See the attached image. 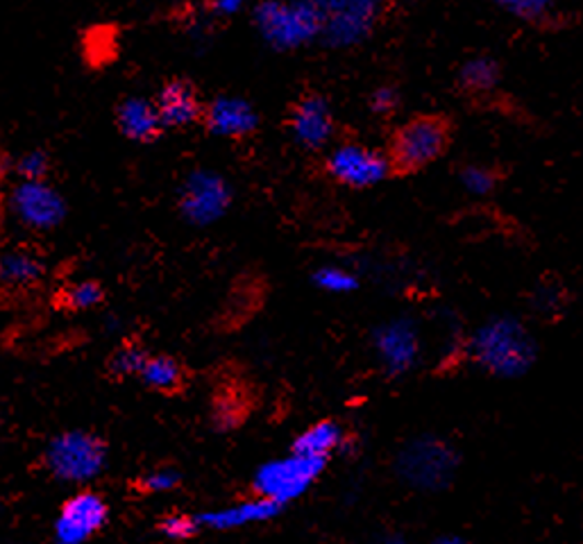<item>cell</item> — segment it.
<instances>
[{
  "label": "cell",
  "instance_id": "obj_1",
  "mask_svg": "<svg viewBox=\"0 0 583 544\" xmlns=\"http://www.w3.org/2000/svg\"><path fill=\"white\" fill-rule=\"evenodd\" d=\"M468 357L485 374L521 379L536 363V340L513 315H495L479 325L466 343Z\"/></svg>",
  "mask_w": 583,
  "mask_h": 544
},
{
  "label": "cell",
  "instance_id": "obj_2",
  "mask_svg": "<svg viewBox=\"0 0 583 544\" xmlns=\"http://www.w3.org/2000/svg\"><path fill=\"white\" fill-rule=\"evenodd\" d=\"M461 456L455 444L441 436L423 433L409 438L393 459L396 476L404 486L418 493L445 490L459 472Z\"/></svg>",
  "mask_w": 583,
  "mask_h": 544
},
{
  "label": "cell",
  "instance_id": "obj_3",
  "mask_svg": "<svg viewBox=\"0 0 583 544\" xmlns=\"http://www.w3.org/2000/svg\"><path fill=\"white\" fill-rule=\"evenodd\" d=\"M254 23L262 37L277 50H296L322 32L320 12L309 0H264L254 10Z\"/></svg>",
  "mask_w": 583,
  "mask_h": 544
},
{
  "label": "cell",
  "instance_id": "obj_4",
  "mask_svg": "<svg viewBox=\"0 0 583 544\" xmlns=\"http://www.w3.org/2000/svg\"><path fill=\"white\" fill-rule=\"evenodd\" d=\"M328 461L290 450L288 456L264 463L254 474V493L264 499L286 506L309 493V488L325 472Z\"/></svg>",
  "mask_w": 583,
  "mask_h": 544
},
{
  "label": "cell",
  "instance_id": "obj_5",
  "mask_svg": "<svg viewBox=\"0 0 583 544\" xmlns=\"http://www.w3.org/2000/svg\"><path fill=\"white\" fill-rule=\"evenodd\" d=\"M320 12V37L334 48L366 42L381 16L384 0H309Z\"/></svg>",
  "mask_w": 583,
  "mask_h": 544
},
{
  "label": "cell",
  "instance_id": "obj_6",
  "mask_svg": "<svg viewBox=\"0 0 583 544\" xmlns=\"http://www.w3.org/2000/svg\"><path fill=\"white\" fill-rule=\"evenodd\" d=\"M105 444L87 431H67L57 436L46 450V465L59 482L87 484L105 467Z\"/></svg>",
  "mask_w": 583,
  "mask_h": 544
},
{
  "label": "cell",
  "instance_id": "obj_7",
  "mask_svg": "<svg viewBox=\"0 0 583 544\" xmlns=\"http://www.w3.org/2000/svg\"><path fill=\"white\" fill-rule=\"evenodd\" d=\"M373 351L381 372L398 379L418 366L423 355V338L411 317H391L373 332Z\"/></svg>",
  "mask_w": 583,
  "mask_h": 544
},
{
  "label": "cell",
  "instance_id": "obj_8",
  "mask_svg": "<svg viewBox=\"0 0 583 544\" xmlns=\"http://www.w3.org/2000/svg\"><path fill=\"white\" fill-rule=\"evenodd\" d=\"M10 209L30 230H53L67 216V202L59 190L44 180H23L10 196Z\"/></svg>",
  "mask_w": 583,
  "mask_h": 544
},
{
  "label": "cell",
  "instance_id": "obj_9",
  "mask_svg": "<svg viewBox=\"0 0 583 544\" xmlns=\"http://www.w3.org/2000/svg\"><path fill=\"white\" fill-rule=\"evenodd\" d=\"M232 190L220 175L212 171L191 173L182 186L180 209L193 225H212L230 209Z\"/></svg>",
  "mask_w": 583,
  "mask_h": 544
},
{
  "label": "cell",
  "instance_id": "obj_10",
  "mask_svg": "<svg viewBox=\"0 0 583 544\" xmlns=\"http://www.w3.org/2000/svg\"><path fill=\"white\" fill-rule=\"evenodd\" d=\"M447 132L436 118H415L407 123L393 141V159L404 171H415L432 164L445 150Z\"/></svg>",
  "mask_w": 583,
  "mask_h": 544
},
{
  "label": "cell",
  "instance_id": "obj_11",
  "mask_svg": "<svg viewBox=\"0 0 583 544\" xmlns=\"http://www.w3.org/2000/svg\"><path fill=\"white\" fill-rule=\"evenodd\" d=\"M388 169H391V164L379 150L359 143L339 146L328 159L330 175L352 188H368L379 184Z\"/></svg>",
  "mask_w": 583,
  "mask_h": 544
},
{
  "label": "cell",
  "instance_id": "obj_12",
  "mask_svg": "<svg viewBox=\"0 0 583 544\" xmlns=\"http://www.w3.org/2000/svg\"><path fill=\"white\" fill-rule=\"evenodd\" d=\"M107 522V504L93 493H80L64 504L55 522L57 544H82Z\"/></svg>",
  "mask_w": 583,
  "mask_h": 544
},
{
  "label": "cell",
  "instance_id": "obj_13",
  "mask_svg": "<svg viewBox=\"0 0 583 544\" xmlns=\"http://www.w3.org/2000/svg\"><path fill=\"white\" fill-rule=\"evenodd\" d=\"M279 510H282V506L256 495L252 499L203 513L198 518V524L214 529V531H232V529H241V526H250V524L271 522L279 516Z\"/></svg>",
  "mask_w": 583,
  "mask_h": 544
},
{
  "label": "cell",
  "instance_id": "obj_14",
  "mask_svg": "<svg viewBox=\"0 0 583 544\" xmlns=\"http://www.w3.org/2000/svg\"><path fill=\"white\" fill-rule=\"evenodd\" d=\"M290 130L300 146L305 148H322L334 132V118L328 101L320 95H309L296 109L290 118Z\"/></svg>",
  "mask_w": 583,
  "mask_h": 544
},
{
  "label": "cell",
  "instance_id": "obj_15",
  "mask_svg": "<svg viewBox=\"0 0 583 544\" xmlns=\"http://www.w3.org/2000/svg\"><path fill=\"white\" fill-rule=\"evenodd\" d=\"M256 123L254 107L237 95H220L207 109V127L225 139H239L254 132Z\"/></svg>",
  "mask_w": 583,
  "mask_h": 544
},
{
  "label": "cell",
  "instance_id": "obj_16",
  "mask_svg": "<svg viewBox=\"0 0 583 544\" xmlns=\"http://www.w3.org/2000/svg\"><path fill=\"white\" fill-rule=\"evenodd\" d=\"M161 125L171 127H184L196 120L203 112V105L198 101V93L193 91L186 82H171L159 91V99L155 103Z\"/></svg>",
  "mask_w": 583,
  "mask_h": 544
},
{
  "label": "cell",
  "instance_id": "obj_17",
  "mask_svg": "<svg viewBox=\"0 0 583 544\" xmlns=\"http://www.w3.org/2000/svg\"><path fill=\"white\" fill-rule=\"evenodd\" d=\"M121 132L133 141H152L161 130V118L155 103L144 99H127L118 107Z\"/></svg>",
  "mask_w": 583,
  "mask_h": 544
},
{
  "label": "cell",
  "instance_id": "obj_18",
  "mask_svg": "<svg viewBox=\"0 0 583 544\" xmlns=\"http://www.w3.org/2000/svg\"><path fill=\"white\" fill-rule=\"evenodd\" d=\"M347 442L345 429L334 423V420H320L307 427L294 442V452L316 456V459H325L330 461L332 454L341 452Z\"/></svg>",
  "mask_w": 583,
  "mask_h": 544
},
{
  "label": "cell",
  "instance_id": "obj_19",
  "mask_svg": "<svg viewBox=\"0 0 583 544\" xmlns=\"http://www.w3.org/2000/svg\"><path fill=\"white\" fill-rule=\"evenodd\" d=\"M42 262L32 252L12 250L0 254V283L3 286H30L42 277Z\"/></svg>",
  "mask_w": 583,
  "mask_h": 544
},
{
  "label": "cell",
  "instance_id": "obj_20",
  "mask_svg": "<svg viewBox=\"0 0 583 544\" xmlns=\"http://www.w3.org/2000/svg\"><path fill=\"white\" fill-rule=\"evenodd\" d=\"M141 377L146 386L161 393H173L182 386V368L171 357H148Z\"/></svg>",
  "mask_w": 583,
  "mask_h": 544
},
{
  "label": "cell",
  "instance_id": "obj_21",
  "mask_svg": "<svg viewBox=\"0 0 583 544\" xmlns=\"http://www.w3.org/2000/svg\"><path fill=\"white\" fill-rule=\"evenodd\" d=\"M461 84L472 91H489L500 80V67L491 57H472L461 69Z\"/></svg>",
  "mask_w": 583,
  "mask_h": 544
},
{
  "label": "cell",
  "instance_id": "obj_22",
  "mask_svg": "<svg viewBox=\"0 0 583 544\" xmlns=\"http://www.w3.org/2000/svg\"><path fill=\"white\" fill-rule=\"evenodd\" d=\"M313 283L320 288V291L325 293H334V296H347L352 291H356V286H359V279L343 266H322L313 273Z\"/></svg>",
  "mask_w": 583,
  "mask_h": 544
},
{
  "label": "cell",
  "instance_id": "obj_23",
  "mask_svg": "<svg viewBox=\"0 0 583 544\" xmlns=\"http://www.w3.org/2000/svg\"><path fill=\"white\" fill-rule=\"evenodd\" d=\"M493 3L506 10L508 14L527 21H538L555 8V0H493Z\"/></svg>",
  "mask_w": 583,
  "mask_h": 544
},
{
  "label": "cell",
  "instance_id": "obj_24",
  "mask_svg": "<svg viewBox=\"0 0 583 544\" xmlns=\"http://www.w3.org/2000/svg\"><path fill=\"white\" fill-rule=\"evenodd\" d=\"M148 361V355L139 347H123L116 351V357L112 359V372L118 377H129V374H141L144 366Z\"/></svg>",
  "mask_w": 583,
  "mask_h": 544
},
{
  "label": "cell",
  "instance_id": "obj_25",
  "mask_svg": "<svg viewBox=\"0 0 583 544\" xmlns=\"http://www.w3.org/2000/svg\"><path fill=\"white\" fill-rule=\"evenodd\" d=\"M461 184L470 196H489L495 188V175L483 166H468L461 173Z\"/></svg>",
  "mask_w": 583,
  "mask_h": 544
},
{
  "label": "cell",
  "instance_id": "obj_26",
  "mask_svg": "<svg viewBox=\"0 0 583 544\" xmlns=\"http://www.w3.org/2000/svg\"><path fill=\"white\" fill-rule=\"evenodd\" d=\"M67 300L73 309H91L95 304H101L103 288L93 281H80V283L71 286Z\"/></svg>",
  "mask_w": 583,
  "mask_h": 544
},
{
  "label": "cell",
  "instance_id": "obj_27",
  "mask_svg": "<svg viewBox=\"0 0 583 544\" xmlns=\"http://www.w3.org/2000/svg\"><path fill=\"white\" fill-rule=\"evenodd\" d=\"M198 520L193 518H186V516H169L161 520L159 524V531L164 533L169 540H175V542H182V540H188L193 533L198 531Z\"/></svg>",
  "mask_w": 583,
  "mask_h": 544
},
{
  "label": "cell",
  "instance_id": "obj_28",
  "mask_svg": "<svg viewBox=\"0 0 583 544\" xmlns=\"http://www.w3.org/2000/svg\"><path fill=\"white\" fill-rule=\"evenodd\" d=\"M243 420V408L237 400L222 397L214 406V423L218 429H232Z\"/></svg>",
  "mask_w": 583,
  "mask_h": 544
},
{
  "label": "cell",
  "instance_id": "obj_29",
  "mask_svg": "<svg viewBox=\"0 0 583 544\" xmlns=\"http://www.w3.org/2000/svg\"><path fill=\"white\" fill-rule=\"evenodd\" d=\"M16 171L23 180H44L48 173V157L42 150H32L19 159Z\"/></svg>",
  "mask_w": 583,
  "mask_h": 544
},
{
  "label": "cell",
  "instance_id": "obj_30",
  "mask_svg": "<svg viewBox=\"0 0 583 544\" xmlns=\"http://www.w3.org/2000/svg\"><path fill=\"white\" fill-rule=\"evenodd\" d=\"M180 484V474L173 470H155L144 478V488L148 493H169Z\"/></svg>",
  "mask_w": 583,
  "mask_h": 544
},
{
  "label": "cell",
  "instance_id": "obj_31",
  "mask_svg": "<svg viewBox=\"0 0 583 544\" xmlns=\"http://www.w3.org/2000/svg\"><path fill=\"white\" fill-rule=\"evenodd\" d=\"M534 304L540 313H555L559 306H561V291L559 288H552V286H545V288H538V291L534 293Z\"/></svg>",
  "mask_w": 583,
  "mask_h": 544
},
{
  "label": "cell",
  "instance_id": "obj_32",
  "mask_svg": "<svg viewBox=\"0 0 583 544\" xmlns=\"http://www.w3.org/2000/svg\"><path fill=\"white\" fill-rule=\"evenodd\" d=\"M370 107L377 114H391L398 107V93H396V89H391V86L377 89L373 93V99H370Z\"/></svg>",
  "mask_w": 583,
  "mask_h": 544
},
{
  "label": "cell",
  "instance_id": "obj_33",
  "mask_svg": "<svg viewBox=\"0 0 583 544\" xmlns=\"http://www.w3.org/2000/svg\"><path fill=\"white\" fill-rule=\"evenodd\" d=\"M243 0H212V10L220 16H232L241 12Z\"/></svg>",
  "mask_w": 583,
  "mask_h": 544
},
{
  "label": "cell",
  "instance_id": "obj_34",
  "mask_svg": "<svg viewBox=\"0 0 583 544\" xmlns=\"http://www.w3.org/2000/svg\"><path fill=\"white\" fill-rule=\"evenodd\" d=\"M377 544H409V540L402 533H384Z\"/></svg>",
  "mask_w": 583,
  "mask_h": 544
},
{
  "label": "cell",
  "instance_id": "obj_35",
  "mask_svg": "<svg viewBox=\"0 0 583 544\" xmlns=\"http://www.w3.org/2000/svg\"><path fill=\"white\" fill-rule=\"evenodd\" d=\"M432 544H472V542L466 540V537H461V535H441Z\"/></svg>",
  "mask_w": 583,
  "mask_h": 544
}]
</instances>
